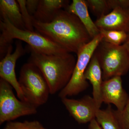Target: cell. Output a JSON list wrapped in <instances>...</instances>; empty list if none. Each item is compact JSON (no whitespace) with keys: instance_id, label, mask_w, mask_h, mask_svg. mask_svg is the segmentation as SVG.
<instances>
[{"instance_id":"cell-20","label":"cell","mask_w":129,"mask_h":129,"mask_svg":"<svg viewBox=\"0 0 129 129\" xmlns=\"http://www.w3.org/2000/svg\"><path fill=\"white\" fill-rule=\"evenodd\" d=\"M22 18L25 28L27 30L31 31H35L33 24V18L28 11L26 7V0H17Z\"/></svg>"},{"instance_id":"cell-21","label":"cell","mask_w":129,"mask_h":129,"mask_svg":"<svg viewBox=\"0 0 129 129\" xmlns=\"http://www.w3.org/2000/svg\"><path fill=\"white\" fill-rule=\"evenodd\" d=\"M114 112L122 129H129V98L122 111L114 110Z\"/></svg>"},{"instance_id":"cell-13","label":"cell","mask_w":129,"mask_h":129,"mask_svg":"<svg viewBox=\"0 0 129 129\" xmlns=\"http://www.w3.org/2000/svg\"><path fill=\"white\" fill-rule=\"evenodd\" d=\"M67 0H40L39 4L33 18L43 23L50 22L60 10L70 5Z\"/></svg>"},{"instance_id":"cell-2","label":"cell","mask_w":129,"mask_h":129,"mask_svg":"<svg viewBox=\"0 0 129 129\" xmlns=\"http://www.w3.org/2000/svg\"><path fill=\"white\" fill-rule=\"evenodd\" d=\"M27 47L26 50L30 53L28 62L40 70L48 84L51 94L60 92L71 78L76 62L74 56L68 52L44 54Z\"/></svg>"},{"instance_id":"cell-19","label":"cell","mask_w":129,"mask_h":129,"mask_svg":"<svg viewBox=\"0 0 129 129\" xmlns=\"http://www.w3.org/2000/svg\"><path fill=\"white\" fill-rule=\"evenodd\" d=\"M3 129H46L37 120L8 122Z\"/></svg>"},{"instance_id":"cell-10","label":"cell","mask_w":129,"mask_h":129,"mask_svg":"<svg viewBox=\"0 0 129 129\" xmlns=\"http://www.w3.org/2000/svg\"><path fill=\"white\" fill-rule=\"evenodd\" d=\"M102 98L103 103L108 105L114 104L118 111H122L124 109L129 95L123 88L121 76H115L103 81Z\"/></svg>"},{"instance_id":"cell-23","label":"cell","mask_w":129,"mask_h":129,"mask_svg":"<svg viewBox=\"0 0 129 129\" xmlns=\"http://www.w3.org/2000/svg\"><path fill=\"white\" fill-rule=\"evenodd\" d=\"M40 0H26V7L28 11L32 17L36 12L39 4Z\"/></svg>"},{"instance_id":"cell-15","label":"cell","mask_w":129,"mask_h":129,"mask_svg":"<svg viewBox=\"0 0 129 129\" xmlns=\"http://www.w3.org/2000/svg\"><path fill=\"white\" fill-rule=\"evenodd\" d=\"M0 13L2 18H7L16 27L22 30H27L17 1L1 0Z\"/></svg>"},{"instance_id":"cell-25","label":"cell","mask_w":129,"mask_h":129,"mask_svg":"<svg viewBox=\"0 0 129 129\" xmlns=\"http://www.w3.org/2000/svg\"><path fill=\"white\" fill-rule=\"evenodd\" d=\"M123 45L127 49L129 54V32L128 33L127 39Z\"/></svg>"},{"instance_id":"cell-9","label":"cell","mask_w":129,"mask_h":129,"mask_svg":"<svg viewBox=\"0 0 129 129\" xmlns=\"http://www.w3.org/2000/svg\"><path fill=\"white\" fill-rule=\"evenodd\" d=\"M61 100L70 115L78 123H86L95 118L99 109L92 97L85 95L79 99L65 97Z\"/></svg>"},{"instance_id":"cell-14","label":"cell","mask_w":129,"mask_h":129,"mask_svg":"<svg viewBox=\"0 0 129 129\" xmlns=\"http://www.w3.org/2000/svg\"><path fill=\"white\" fill-rule=\"evenodd\" d=\"M65 9L78 18L92 39L99 34V28L90 16L85 1L73 0Z\"/></svg>"},{"instance_id":"cell-12","label":"cell","mask_w":129,"mask_h":129,"mask_svg":"<svg viewBox=\"0 0 129 129\" xmlns=\"http://www.w3.org/2000/svg\"><path fill=\"white\" fill-rule=\"evenodd\" d=\"M85 77L92 86V97L99 109L103 103L102 89L103 80L101 68L94 54L86 70Z\"/></svg>"},{"instance_id":"cell-17","label":"cell","mask_w":129,"mask_h":129,"mask_svg":"<svg viewBox=\"0 0 129 129\" xmlns=\"http://www.w3.org/2000/svg\"><path fill=\"white\" fill-rule=\"evenodd\" d=\"M99 34L103 37L102 40L113 45H120L127 39L128 33L119 30H106L99 28Z\"/></svg>"},{"instance_id":"cell-1","label":"cell","mask_w":129,"mask_h":129,"mask_svg":"<svg viewBox=\"0 0 129 129\" xmlns=\"http://www.w3.org/2000/svg\"><path fill=\"white\" fill-rule=\"evenodd\" d=\"M35 31L70 53L76 55L92 38L78 18L61 9L53 21L43 23L33 19Z\"/></svg>"},{"instance_id":"cell-22","label":"cell","mask_w":129,"mask_h":129,"mask_svg":"<svg viewBox=\"0 0 129 129\" xmlns=\"http://www.w3.org/2000/svg\"><path fill=\"white\" fill-rule=\"evenodd\" d=\"M107 2L111 11L116 8L129 9V0H107Z\"/></svg>"},{"instance_id":"cell-5","label":"cell","mask_w":129,"mask_h":129,"mask_svg":"<svg viewBox=\"0 0 129 129\" xmlns=\"http://www.w3.org/2000/svg\"><path fill=\"white\" fill-rule=\"evenodd\" d=\"M19 83L25 101L36 107L45 104L50 89L43 74L36 66L28 62L21 67Z\"/></svg>"},{"instance_id":"cell-18","label":"cell","mask_w":129,"mask_h":129,"mask_svg":"<svg viewBox=\"0 0 129 129\" xmlns=\"http://www.w3.org/2000/svg\"><path fill=\"white\" fill-rule=\"evenodd\" d=\"M85 2L88 8L97 16V18L108 14L111 10L107 0H85Z\"/></svg>"},{"instance_id":"cell-8","label":"cell","mask_w":129,"mask_h":129,"mask_svg":"<svg viewBox=\"0 0 129 129\" xmlns=\"http://www.w3.org/2000/svg\"><path fill=\"white\" fill-rule=\"evenodd\" d=\"M16 49L12 53L13 47L10 45L8 48L6 55L0 62V77L1 78L7 81L12 86L17 93L19 100L25 101L23 93L20 87L18 80L16 77L15 67L17 60L27 52L24 49L21 41L16 43Z\"/></svg>"},{"instance_id":"cell-6","label":"cell","mask_w":129,"mask_h":129,"mask_svg":"<svg viewBox=\"0 0 129 129\" xmlns=\"http://www.w3.org/2000/svg\"><path fill=\"white\" fill-rule=\"evenodd\" d=\"M103 39L101 34L92 39L79 52L72 77L68 84L58 93L61 99L76 95L85 90L89 84L85 77V73L96 49Z\"/></svg>"},{"instance_id":"cell-16","label":"cell","mask_w":129,"mask_h":129,"mask_svg":"<svg viewBox=\"0 0 129 129\" xmlns=\"http://www.w3.org/2000/svg\"><path fill=\"white\" fill-rule=\"evenodd\" d=\"M95 119L102 129H122L110 104L105 109L97 110Z\"/></svg>"},{"instance_id":"cell-3","label":"cell","mask_w":129,"mask_h":129,"mask_svg":"<svg viewBox=\"0 0 129 129\" xmlns=\"http://www.w3.org/2000/svg\"><path fill=\"white\" fill-rule=\"evenodd\" d=\"M0 28L1 59L6 55L8 47L14 39L25 42L30 48L40 53L57 54L68 52L36 31L18 28L6 18H1Z\"/></svg>"},{"instance_id":"cell-4","label":"cell","mask_w":129,"mask_h":129,"mask_svg":"<svg viewBox=\"0 0 129 129\" xmlns=\"http://www.w3.org/2000/svg\"><path fill=\"white\" fill-rule=\"evenodd\" d=\"M94 54L101 68L103 81L129 72V54L123 44L117 45L102 40Z\"/></svg>"},{"instance_id":"cell-7","label":"cell","mask_w":129,"mask_h":129,"mask_svg":"<svg viewBox=\"0 0 129 129\" xmlns=\"http://www.w3.org/2000/svg\"><path fill=\"white\" fill-rule=\"evenodd\" d=\"M9 83L0 79V124L25 115L37 113V107L27 102L18 100Z\"/></svg>"},{"instance_id":"cell-24","label":"cell","mask_w":129,"mask_h":129,"mask_svg":"<svg viewBox=\"0 0 129 129\" xmlns=\"http://www.w3.org/2000/svg\"><path fill=\"white\" fill-rule=\"evenodd\" d=\"M88 129H102L95 118L94 119L90 122Z\"/></svg>"},{"instance_id":"cell-11","label":"cell","mask_w":129,"mask_h":129,"mask_svg":"<svg viewBox=\"0 0 129 129\" xmlns=\"http://www.w3.org/2000/svg\"><path fill=\"white\" fill-rule=\"evenodd\" d=\"M99 28L129 32V9L116 8L110 12L97 18L94 22Z\"/></svg>"}]
</instances>
